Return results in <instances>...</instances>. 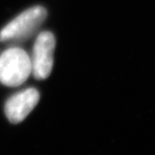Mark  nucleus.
Masks as SVG:
<instances>
[{"mask_svg": "<svg viewBox=\"0 0 155 155\" xmlns=\"http://www.w3.org/2000/svg\"><path fill=\"white\" fill-rule=\"evenodd\" d=\"M47 15L43 6H34L24 11L0 30V41L12 44L26 41L36 34Z\"/></svg>", "mask_w": 155, "mask_h": 155, "instance_id": "f257e3e1", "label": "nucleus"}, {"mask_svg": "<svg viewBox=\"0 0 155 155\" xmlns=\"http://www.w3.org/2000/svg\"><path fill=\"white\" fill-rule=\"evenodd\" d=\"M32 73L30 56L22 48L11 47L0 55V83L17 87L24 83Z\"/></svg>", "mask_w": 155, "mask_h": 155, "instance_id": "f03ea898", "label": "nucleus"}, {"mask_svg": "<svg viewBox=\"0 0 155 155\" xmlns=\"http://www.w3.org/2000/svg\"><path fill=\"white\" fill-rule=\"evenodd\" d=\"M55 44V37L50 31H42L36 36L30 57L32 74L35 79H46L50 75L54 65Z\"/></svg>", "mask_w": 155, "mask_h": 155, "instance_id": "7ed1b4c3", "label": "nucleus"}, {"mask_svg": "<svg viewBox=\"0 0 155 155\" xmlns=\"http://www.w3.org/2000/svg\"><path fill=\"white\" fill-rule=\"evenodd\" d=\"M40 93L35 88H27L9 97L5 104V112L12 123L22 122L38 104Z\"/></svg>", "mask_w": 155, "mask_h": 155, "instance_id": "20e7f679", "label": "nucleus"}]
</instances>
